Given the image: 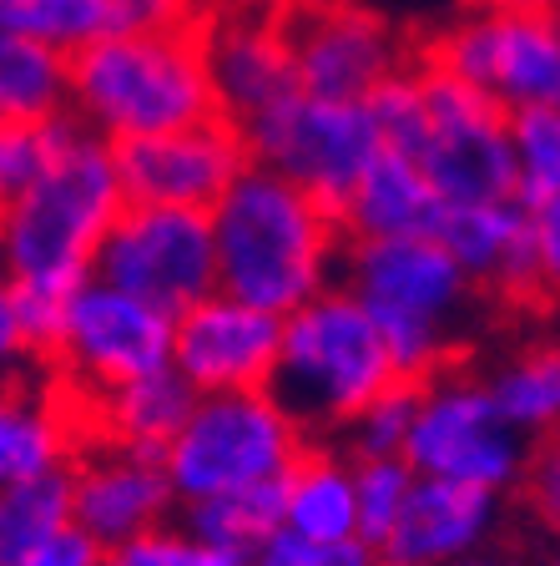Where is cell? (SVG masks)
Returning <instances> with one entry per match:
<instances>
[{
    "label": "cell",
    "mask_w": 560,
    "mask_h": 566,
    "mask_svg": "<svg viewBox=\"0 0 560 566\" xmlns=\"http://www.w3.org/2000/svg\"><path fill=\"white\" fill-rule=\"evenodd\" d=\"M444 212L450 198L434 188V177L414 157L384 147L379 163L359 177L339 218L349 238H440Z\"/></svg>",
    "instance_id": "44dd1931"
},
{
    "label": "cell",
    "mask_w": 560,
    "mask_h": 566,
    "mask_svg": "<svg viewBox=\"0 0 560 566\" xmlns=\"http://www.w3.org/2000/svg\"><path fill=\"white\" fill-rule=\"evenodd\" d=\"M177 349V318L147 298L127 294L106 279H86L66 304V329L61 349L46 375L66 395H106L131 379L162 375L172 369Z\"/></svg>",
    "instance_id": "8fae6325"
},
{
    "label": "cell",
    "mask_w": 560,
    "mask_h": 566,
    "mask_svg": "<svg viewBox=\"0 0 560 566\" xmlns=\"http://www.w3.org/2000/svg\"><path fill=\"white\" fill-rule=\"evenodd\" d=\"M71 117L117 147L222 117L202 25H121L82 51L71 61Z\"/></svg>",
    "instance_id": "3957f363"
},
{
    "label": "cell",
    "mask_w": 560,
    "mask_h": 566,
    "mask_svg": "<svg viewBox=\"0 0 560 566\" xmlns=\"http://www.w3.org/2000/svg\"><path fill=\"white\" fill-rule=\"evenodd\" d=\"M399 379L404 375L384 329L344 283L283 318V354L268 389L288 405L308 440H344L359 410H369Z\"/></svg>",
    "instance_id": "8992f818"
},
{
    "label": "cell",
    "mask_w": 560,
    "mask_h": 566,
    "mask_svg": "<svg viewBox=\"0 0 560 566\" xmlns=\"http://www.w3.org/2000/svg\"><path fill=\"white\" fill-rule=\"evenodd\" d=\"M121 208H127V182L117 142L66 117L46 172L6 198V223H0L6 279L76 294L86 279H96V253Z\"/></svg>",
    "instance_id": "7a4b0ae2"
},
{
    "label": "cell",
    "mask_w": 560,
    "mask_h": 566,
    "mask_svg": "<svg viewBox=\"0 0 560 566\" xmlns=\"http://www.w3.org/2000/svg\"><path fill=\"white\" fill-rule=\"evenodd\" d=\"M121 25L117 0H0V35H31L66 56L102 46Z\"/></svg>",
    "instance_id": "484cf974"
},
{
    "label": "cell",
    "mask_w": 560,
    "mask_h": 566,
    "mask_svg": "<svg viewBox=\"0 0 560 566\" xmlns=\"http://www.w3.org/2000/svg\"><path fill=\"white\" fill-rule=\"evenodd\" d=\"M339 283L359 294L384 329L404 379H430L459 365L485 298V289L440 238H349Z\"/></svg>",
    "instance_id": "5b68a950"
},
{
    "label": "cell",
    "mask_w": 560,
    "mask_h": 566,
    "mask_svg": "<svg viewBox=\"0 0 560 566\" xmlns=\"http://www.w3.org/2000/svg\"><path fill=\"white\" fill-rule=\"evenodd\" d=\"M278 354H283V314L222 294V289L177 318L172 369L198 395L268 389Z\"/></svg>",
    "instance_id": "2e32d148"
},
{
    "label": "cell",
    "mask_w": 560,
    "mask_h": 566,
    "mask_svg": "<svg viewBox=\"0 0 560 566\" xmlns=\"http://www.w3.org/2000/svg\"><path fill=\"white\" fill-rule=\"evenodd\" d=\"M96 279L117 283L127 294L167 308L182 318L192 304L218 294V233L212 212L202 208H157V202H127L112 223Z\"/></svg>",
    "instance_id": "7c38bea8"
},
{
    "label": "cell",
    "mask_w": 560,
    "mask_h": 566,
    "mask_svg": "<svg viewBox=\"0 0 560 566\" xmlns=\"http://www.w3.org/2000/svg\"><path fill=\"white\" fill-rule=\"evenodd\" d=\"M520 501H526L530 521H536L546 536L560 542V430L536 446V460H530V475H526Z\"/></svg>",
    "instance_id": "836d02e7"
},
{
    "label": "cell",
    "mask_w": 560,
    "mask_h": 566,
    "mask_svg": "<svg viewBox=\"0 0 560 566\" xmlns=\"http://www.w3.org/2000/svg\"><path fill=\"white\" fill-rule=\"evenodd\" d=\"M510 147L520 202H540L550 192H560V106L510 112Z\"/></svg>",
    "instance_id": "83f0119b"
},
{
    "label": "cell",
    "mask_w": 560,
    "mask_h": 566,
    "mask_svg": "<svg viewBox=\"0 0 560 566\" xmlns=\"http://www.w3.org/2000/svg\"><path fill=\"white\" fill-rule=\"evenodd\" d=\"M243 137L257 167H273L278 177L308 188L339 212L353 198L359 177L389 147L369 102H334V96H314L304 86L247 122Z\"/></svg>",
    "instance_id": "9c48e42d"
},
{
    "label": "cell",
    "mask_w": 560,
    "mask_h": 566,
    "mask_svg": "<svg viewBox=\"0 0 560 566\" xmlns=\"http://www.w3.org/2000/svg\"><path fill=\"white\" fill-rule=\"evenodd\" d=\"M102 562H106L102 546H96L82 526H66V531H56V536H46V542L6 556L0 566H102Z\"/></svg>",
    "instance_id": "d590c367"
},
{
    "label": "cell",
    "mask_w": 560,
    "mask_h": 566,
    "mask_svg": "<svg viewBox=\"0 0 560 566\" xmlns=\"http://www.w3.org/2000/svg\"><path fill=\"white\" fill-rule=\"evenodd\" d=\"M379 566H414V562H399V556H384V562H379Z\"/></svg>",
    "instance_id": "b9f144b4"
},
{
    "label": "cell",
    "mask_w": 560,
    "mask_h": 566,
    "mask_svg": "<svg viewBox=\"0 0 560 566\" xmlns=\"http://www.w3.org/2000/svg\"><path fill=\"white\" fill-rule=\"evenodd\" d=\"M404 460L420 475L469 481L515 495L526 491L536 440L505 415L490 379L469 375L465 365H450L440 375L420 379V415H414Z\"/></svg>",
    "instance_id": "ba28073f"
},
{
    "label": "cell",
    "mask_w": 560,
    "mask_h": 566,
    "mask_svg": "<svg viewBox=\"0 0 560 566\" xmlns=\"http://www.w3.org/2000/svg\"><path fill=\"white\" fill-rule=\"evenodd\" d=\"M440 243L469 269L485 298L526 304L536 298V248H530V202H450Z\"/></svg>",
    "instance_id": "d6986e66"
},
{
    "label": "cell",
    "mask_w": 560,
    "mask_h": 566,
    "mask_svg": "<svg viewBox=\"0 0 560 566\" xmlns=\"http://www.w3.org/2000/svg\"><path fill=\"white\" fill-rule=\"evenodd\" d=\"M127 202H157V208H202L212 212L237 177L253 167L247 137L237 122L212 117L198 127H177L162 137H141L117 147Z\"/></svg>",
    "instance_id": "9a60e30c"
},
{
    "label": "cell",
    "mask_w": 560,
    "mask_h": 566,
    "mask_svg": "<svg viewBox=\"0 0 560 566\" xmlns=\"http://www.w3.org/2000/svg\"><path fill=\"white\" fill-rule=\"evenodd\" d=\"M308 446H314L308 430L273 389H228V395H198L187 424L162 450V465L177 485V501L192 506L283 481Z\"/></svg>",
    "instance_id": "52a82bcc"
},
{
    "label": "cell",
    "mask_w": 560,
    "mask_h": 566,
    "mask_svg": "<svg viewBox=\"0 0 560 566\" xmlns=\"http://www.w3.org/2000/svg\"><path fill=\"white\" fill-rule=\"evenodd\" d=\"M283 481H288V475H283ZM283 481L228 491V495H212V501H192V506H182V526L192 531V536H202V542L253 562L257 546L273 542V536L288 526V485Z\"/></svg>",
    "instance_id": "cb8c5ba5"
},
{
    "label": "cell",
    "mask_w": 560,
    "mask_h": 566,
    "mask_svg": "<svg viewBox=\"0 0 560 566\" xmlns=\"http://www.w3.org/2000/svg\"><path fill=\"white\" fill-rule=\"evenodd\" d=\"M61 122H6L0 127V198H15L21 188H31L35 177L46 172V163L56 157Z\"/></svg>",
    "instance_id": "d6a6232c"
},
{
    "label": "cell",
    "mask_w": 560,
    "mask_h": 566,
    "mask_svg": "<svg viewBox=\"0 0 560 566\" xmlns=\"http://www.w3.org/2000/svg\"><path fill=\"white\" fill-rule=\"evenodd\" d=\"M263 6H273V11H283V15H304V11H314V6H334V0H263Z\"/></svg>",
    "instance_id": "ab89813d"
},
{
    "label": "cell",
    "mask_w": 560,
    "mask_h": 566,
    "mask_svg": "<svg viewBox=\"0 0 560 566\" xmlns=\"http://www.w3.org/2000/svg\"><path fill=\"white\" fill-rule=\"evenodd\" d=\"M218 289L288 318L344 279L349 228L308 188L273 167H247L212 208Z\"/></svg>",
    "instance_id": "6da1fadb"
},
{
    "label": "cell",
    "mask_w": 560,
    "mask_h": 566,
    "mask_svg": "<svg viewBox=\"0 0 560 566\" xmlns=\"http://www.w3.org/2000/svg\"><path fill=\"white\" fill-rule=\"evenodd\" d=\"M420 56L465 76L505 112L560 106V0L540 11H455L420 41Z\"/></svg>",
    "instance_id": "30bf717a"
},
{
    "label": "cell",
    "mask_w": 560,
    "mask_h": 566,
    "mask_svg": "<svg viewBox=\"0 0 560 566\" xmlns=\"http://www.w3.org/2000/svg\"><path fill=\"white\" fill-rule=\"evenodd\" d=\"M102 566H247V556L202 542V536H192V531L182 526V521H177V526L167 521V526L147 531L137 542L106 552Z\"/></svg>",
    "instance_id": "4dcf8cb0"
},
{
    "label": "cell",
    "mask_w": 560,
    "mask_h": 566,
    "mask_svg": "<svg viewBox=\"0 0 560 566\" xmlns=\"http://www.w3.org/2000/svg\"><path fill=\"white\" fill-rule=\"evenodd\" d=\"M66 526H76V481H71V471L0 485V562Z\"/></svg>",
    "instance_id": "4316f807"
},
{
    "label": "cell",
    "mask_w": 560,
    "mask_h": 566,
    "mask_svg": "<svg viewBox=\"0 0 560 566\" xmlns=\"http://www.w3.org/2000/svg\"><path fill=\"white\" fill-rule=\"evenodd\" d=\"M495 400L505 405L530 440H546L560 430V334H536L515 354H505L490 375Z\"/></svg>",
    "instance_id": "d4e9b609"
},
{
    "label": "cell",
    "mask_w": 560,
    "mask_h": 566,
    "mask_svg": "<svg viewBox=\"0 0 560 566\" xmlns=\"http://www.w3.org/2000/svg\"><path fill=\"white\" fill-rule=\"evenodd\" d=\"M298 86L334 102H369L389 76L420 61L404 25L369 0H334L293 15Z\"/></svg>",
    "instance_id": "4fadbf2b"
},
{
    "label": "cell",
    "mask_w": 560,
    "mask_h": 566,
    "mask_svg": "<svg viewBox=\"0 0 560 566\" xmlns=\"http://www.w3.org/2000/svg\"><path fill=\"white\" fill-rule=\"evenodd\" d=\"M127 25H202L218 0H117Z\"/></svg>",
    "instance_id": "8d00e7d4"
},
{
    "label": "cell",
    "mask_w": 560,
    "mask_h": 566,
    "mask_svg": "<svg viewBox=\"0 0 560 566\" xmlns=\"http://www.w3.org/2000/svg\"><path fill=\"white\" fill-rule=\"evenodd\" d=\"M414 415H420V379H399L389 385L369 410H359V420L344 430L339 446L353 460H373V455H404L409 436H414Z\"/></svg>",
    "instance_id": "f546056e"
},
{
    "label": "cell",
    "mask_w": 560,
    "mask_h": 566,
    "mask_svg": "<svg viewBox=\"0 0 560 566\" xmlns=\"http://www.w3.org/2000/svg\"><path fill=\"white\" fill-rule=\"evenodd\" d=\"M530 248H536V298L560 304V192L530 202Z\"/></svg>",
    "instance_id": "e575fe53"
},
{
    "label": "cell",
    "mask_w": 560,
    "mask_h": 566,
    "mask_svg": "<svg viewBox=\"0 0 560 566\" xmlns=\"http://www.w3.org/2000/svg\"><path fill=\"white\" fill-rule=\"evenodd\" d=\"M71 481H76V526L102 552L137 542L147 531L167 526L172 511H182L162 455L112 446V440H86V450L71 465Z\"/></svg>",
    "instance_id": "e0dca14e"
},
{
    "label": "cell",
    "mask_w": 560,
    "mask_h": 566,
    "mask_svg": "<svg viewBox=\"0 0 560 566\" xmlns=\"http://www.w3.org/2000/svg\"><path fill=\"white\" fill-rule=\"evenodd\" d=\"M353 471H359V536L384 552L399 516H404V506H409V495H414L420 471H414L404 455L353 460Z\"/></svg>",
    "instance_id": "f1b7e54d"
},
{
    "label": "cell",
    "mask_w": 560,
    "mask_h": 566,
    "mask_svg": "<svg viewBox=\"0 0 560 566\" xmlns=\"http://www.w3.org/2000/svg\"><path fill=\"white\" fill-rule=\"evenodd\" d=\"M394 153L414 157L450 202L520 198L510 147V112L465 76L414 61L369 96Z\"/></svg>",
    "instance_id": "277c9868"
},
{
    "label": "cell",
    "mask_w": 560,
    "mask_h": 566,
    "mask_svg": "<svg viewBox=\"0 0 560 566\" xmlns=\"http://www.w3.org/2000/svg\"><path fill=\"white\" fill-rule=\"evenodd\" d=\"M76 420H82L86 440H112V446H131L147 450V455H162L177 440V430L187 424L192 405H198V389L187 385L177 369H162V375L131 379L121 389H106V395H66Z\"/></svg>",
    "instance_id": "ffe728a7"
},
{
    "label": "cell",
    "mask_w": 560,
    "mask_h": 566,
    "mask_svg": "<svg viewBox=\"0 0 560 566\" xmlns=\"http://www.w3.org/2000/svg\"><path fill=\"white\" fill-rule=\"evenodd\" d=\"M556 0H455V11H540Z\"/></svg>",
    "instance_id": "74e56055"
},
{
    "label": "cell",
    "mask_w": 560,
    "mask_h": 566,
    "mask_svg": "<svg viewBox=\"0 0 560 566\" xmlns=\"http://www.w3.org/2000/svg\"><path fill=\"white\" fill-rule=\"evenodd\" d=\"M202 46H208L222 117L237 127L298 92L293 15L273 11L263 0H218L202 21Z\"/></svg>",
    "instance_id": "5bb4252c"
},
{
    "label": "cell",
    "mask_w": 560,
    "mask_h": 566,
    "mask_svg": "<svg viewBox=\"0 0 560 566\" xmlns=\"http://www.w3.org/2000/svg\"><path fill=\"white\" fill-rule=\"evenodd\" d=\"M283 485H288V531L318 542L359 536V471L339 440H314Z\"/></svg>",
    "instance_id": "7402d4cb"
},
{
    "label": "cell",
    "mask_w": 560,
    "mask_h": 566,
    "mask_svg": "<svg viewBox=\"0 0 560 566\" xmlns=\"http://www.w3.org/2000/svg\"><path fill=\"white\" fill-rule=\"evenodd\" d=\"M536 566H560V542H556V552H550V556H540Z\"/></svg>",
    "instance_id": "60d3db41"
},
{
    "label": "cell",
    "mask_w": 560,
    "mask_h": 566,
    "mask_svg": "<svg viewBox=\"0 0 560 566\" xmlns=\"http://www.w3.org/2000/svg\"><path fill=\"white\" fill-rule=\"evenodd\" d=\"M384 552L363 536H344V542H318V536H304V531L283 526L273 542H263L253 552L247 566H379Z\"/></svg>",
    "instance_id": "1f68e13d"
},
{
    "label": "cell",
    "mask_w": 560,
    "mask_h": 566,
    "mask_svg": "<svg viewBox=\"0 0 560 566\" xmlns=\"http://www.w3.org/2000/svg\"><path fill=\"white\" fill-rule=\"evenodd\" d=\"M71 61L46 41L0 35V122L71 117Z\"/></svg>",
    "instance_id": "603a6c76"
},
{
    "label": "cell",
    "mask_w": 560,
    "mask_h": 566,
    "mask_svg": "<svg viewBox=\"0 0 560 566\" xmlns=\"http://www.w3.org/2000/svg\"><path fill=\"white\" fill-rule=\"evenodd\" d=\"M505 501H510V495L490 491V485L420 475L404 516H399L394 536H389V546H384V556H399V562H414V566L475 562V556L490 552L495 536H500Z\"/></svg>",
    "instance_id": "ac0fdd59"
},
{
    "label": "cell",
    "mask_w": 560,
    "mask_h": 566,
    "mask_svg": "<svg viewBox=\"0 0 560 566\" xmlns=\"http://www.w3.org/2000/svg\"><path fill=\"white\" fill-rule=\"evenodd\" d=\"M465 566H530V562H520L515 552H495V546H490V552H479L475 562H465Z\"/></svg>",
    "instance_id": "f35d334b"
}]
</instances>
